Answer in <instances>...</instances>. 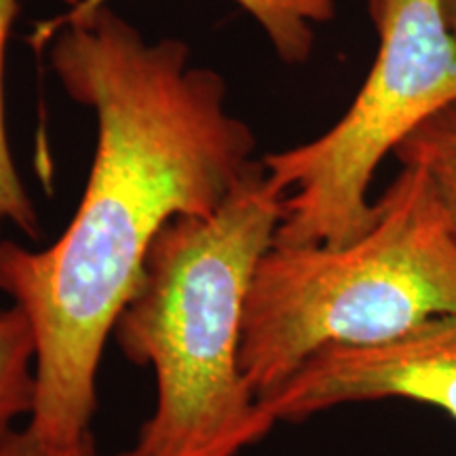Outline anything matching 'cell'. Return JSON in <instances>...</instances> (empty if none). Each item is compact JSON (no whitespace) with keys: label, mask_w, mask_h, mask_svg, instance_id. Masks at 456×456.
I'll return each mask as SVG.
<instances>
[{"label":"cell","mask_w":456,"mask_h":456,"mask_svg":"<svg viewBox=\"0 0 456 456\" xmlns=\"http://www.w3.org/2000/svg\"><path fill=\"white\" fill-rule=\"evenodd\" d=\"M37 402V338L17 305L0 311V440L30 419Z\"/></svg>","instance_id":"52a82bcc"},{"label":"cell","mask_w":456,"mask_h":456,"mask_svg":"<svg viewBox=\"0 0 456 456\" xmlns=\"http://www.w3.org/2000/svg\"><path fill=\"white\" fill-rule=\"evenodd\" d=\"M444 9H446V20L450 24V30L456 37V0H444Z\"/></svg>","instance_id":"8fae6325"},{"label":"cell","mask_w":456,"mask_h":456,"mask_svg":"<svg viewBox=\"0 0 456 456\" xmlns=\"http://www.w3.org/2000/svg\"><path fill=\"white\" fill-rule=\"evenodd\" d=\"M406 399L456 420V317L433 319L379 346H334L306 359L260 399L275 423H302L345 403Z\"/></svg>","instance_id":"5b68a950"},{"label":"cell","mask_w":456,"mask_h":456,"mask_svg":"<svg viewBox=\"0 0 456 456\" xmlns=\"http://www.w3.org/2000/svg\"><path fill=\"white\" fill-rule=\"evenodd\" d=\"M262 28L273 49L285 64H305L315 45V26L326 24L336 13V0H232ZM108 7V0H77L64 15L45 21L38 38L51 41L55 30L68 21L83 20Z\"/></svg>","instance_id":"8992f818"},{"label":"cell","mask_w":456,"mask_h":456,"mask_svg":"<svg viewBox=\"0 0 456 456\" xmlns=\"http://www.w3.org/2000/svg\"><path fill=\"white\" fill-rule=\"evenodd\" d=\"M74 4L77 0H68ZM21 0H0V239L7 226H13L21 235L37 241L41 235L37 205L30 192L26 191L24 180L17 171L13 152H11L7 125H4V95H3V72L7 45L13 32V24L20 13Z\"/></svg>","instance_id":"9c48e42d"},{"label":"cell","mask_w":456,"mask_h":456,"mask_svg":"<svg viewBox=\"0 0 456 456\" xmlns=\"http://www.w3.org/2000/svg\"><path fill=\"white\" fill-rule=\"evenodd\" d=\"M51 68L95 114L94 163L77 214L45 249L0 239V292L30 319L37 402L24 431L60 456L95 454L91 423L108 336L159 232L212 214L256 165L226 81L175 38L151 43L110 7L51 37Z\"/></svg>","instance_id":"6da1fadb"},{"label":"cell","mask_w":456,"mask_h":456,"mask_svg":"<svg viewBox=\"0 0 456 456\" xmlns=\"http://www.w3.org/2000/svg\"><path fill=\"white\" fill-rule=\"evenodd\" d=\"M0 456H60L55 452H49L47 448L38 446L37 442L32 440L28 433L21 429V431H13L9 433L7 437H3L0 440ZM91 456H98V454H91ZM121 456H135L134 452H125Z\"/></svg>","instance_id":"30bf717a"},{"label":"cell","mask_w":456,"mask_h":456,"mask_svg":"<svg viewBox=\"0 0 456 456\" xmlns=\"http://www.w3.org/2000/svg\"><path fill=\"white\" fill-rule=\"evenodd\" d=\"M379 49L362 89L328 131L260 159L283 195L275 245H345L368 231L376 169L456 102V37L444 0H368Z\"/></svg>","instance_id":"277c9868"},{"label":"cell","mask_w":456,"mask_h":456,"mask_svg":"<svg viewBox=\"0 0 456 456\" xmlns=\"http://www.w3.org/2000/svg\"><path fill=\"white\" fill-rule=\"evenodd\" d=\"M345 245H273L245 305L241 372L258 397L334 346H379L456 317V232L423 169L402 165Z\"/></svg>","instance_id":"3957f363"},{"label":"cell","mask_w":456,"mask_h":456,"mask_svg":"<svg viewBox=\"0 0 456 456\" xmlns=\"http://www.w3.org/2000/svg\"><path fill=\"white\" fill-rule=\"evenodd\" d=\"M393 155L399 165L425 171L456 232V102L433 114Z\"/></svg>","instance_id":"ba28073f"},{"label":"cell","mask_w":456,"mask_h":456,"mask_svg":"<svg viewBox=\"0 0 456 456\" xmlns=\"http://www.w3.org/2000/svg\"><path fill=\"white\" fill-rule=\"evenodd\" d=\"M281 218L283 195L256 161L216 212L171 220L151 245L112 330L123 355L157 380L135 456H237L277 425L241 372V342Z\"/></svg>","instance_id":"7a4b0ae2"}]
</instances>
